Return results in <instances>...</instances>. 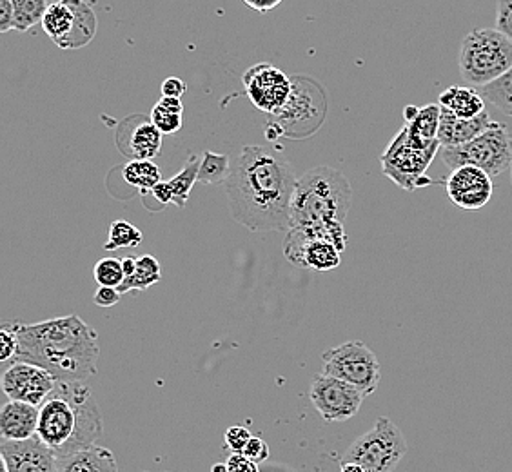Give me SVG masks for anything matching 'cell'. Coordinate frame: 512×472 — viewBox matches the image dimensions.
<instances>
[{
	"mask_svg": "<svg viewBox=\"0 0 512 472\" xmlns=\"http://www.w3.org/2000/svg\"><path fill=\"white\" fill-rule=\"evenodd\" d=\"M11 325L19 338L15 360L40 365L59 382H86L99 371V335L80 316Z\"/></svg>",
	"mask_w": 512,
	"mask_h": 472,
	"instance_id": "2",
	"label": "cell"
},
{
	"mask_svg": "<svg viewBox=\"0 0 512 472\" xmlns=\"http://www.w3.org/2000/svg\"><path fill=\"white\" fill-rule=\"evenodd\" d=\"M493 124L489 113L485 111L480 117L465 118L454 117L447 109H442V118H440V129H438V142L442 148H458L473 138L482 135L485 129Z\"/></svg>",
	"mask_w": 512,
	"mask_h": 472,
	"instance_id": "19",
	"label": "cell"
},
{
	"mask_svg": "<svg viewBox=\"0 0 512 472\" xmlns=\"http://www.w3.org/2000/svg\"><path fill=\"white\" fill-rule=\"evenodd\" d=\"M445 189L454 206L463 211H480L493 198V177L476 166H460L445 180Z\"/></svg>",
	"mask_w": 512,
	"mask_h": 472,
	"instance_id": "15",
	"label": "cell"
},
{
	"mask_svg": "<svg viewBox=\"0 0 512 472\" xmlns=\"http://www.w3.org/2000/svg\"><path fill=\"white\" fill-rule=\"evenodd\" d=\"M231 160L227 155H218L213 151H204V157L200 162L198 182L202 184H224L231 175Z\"/></svg>",
	"mask_w": 512,
	"mask_h": 472,
	"instance_id": "29",
	"label": "cell"
},
{
	"mask_svg": "<svg viewBox=\"0 0 512 472\" xmlns=\"http://www.w3.org/2000/svg\"><path fill=\"white\" fill-rule=\"evenodd\" d=\"M15 30L13 28V0H0V31Z\"/></svg>",
	"mask_w": 512,
	"mask_h": 472,
	"instance_id": "40",
	"label": "cell"
},
{
	"mask_svg": "<svg viewBox=\"0 0 512 472\" xmlns=\"http://www.w3.org/2000/svg\"><path fill=\"white\" fill-rule=\"evenodd\" d=\"M0 462L8 472H57V454L39 436L24 442L2 440Z\"/></svg>",
	"mask_w": 512,
	"mask_h": 472,
	"instance_id": "17",
	"label": "cell"
},
{
	"mask_svg": "<svg viewBox=\"0 0 512 472\" xmlns=\"http://www.w3.org/2000/svg\"><path fill=\"white\" fill-rule=\"evenodd\" d=\"M120 291L117 287H99L93 302L99 305V307H113L120 302Z\"/></svg>",
	"mask_w": 512,
	"mask_h": 472,
	"instance_id": "38",
	"label": "cell"
},
{
	"mask_svg": "<svg viewBox=\"0 0 512 472\" xmlns=\"http://www.w3.org/2000/svg\"><path fill=\"white\" fill-rule=\"evenodd\" d=\"M93 275H95V280H97L99 287H117L119 289L124 284V280H126L122 260L113 258V256L99 260L97 266L93 269Z\"/></svg>",
	"mask_w": 512,
	"mask_h": 472,
	"instance_id": "32",
	"label": "cell"
},
{
	"mask_svg": "<svg viewBox=\"0 0 512 472\" xmlns=\"http://www.w3.org/2000/svg\"><path fill=\"white\" fill-rule=\"evenodd\" d=\"M496 30L512 42V0H498V4H496Z\"/></svg>",
	"mask_w": 512,
	"mask_h": 472,
	"instance_id": "35",
	"label": "cell"
},
{
	"mask_svg": "<svg viewBox=\"0 0 512 472\" xmlns=\"http://www.w3.org/2000/svg\"><path fill=\"white\" fill-rule=\"evenodd\" d=\"M160 149H162L160 129L151 120H144L129 133L128 146L124 151L131 160H153L160 155Z\"/></svg>",
	"mask_w": 512,
	"mask_h": 472,
	"instance_id": "23",
	"label": "cell"
},
{
	"mask_svg": "<svg viewBox=\"0 0 512 472\" xmlns=\"http://www.w3.org/2000/svg\"><path fill=\"white\" fill-rule=\"evenodd\" d=\"M251 438L253 436H251L249 429H246V427H240V425L229 427L226 433V447L231 449V453L242 454Z\"/></svg>",
	"mask_w": 512,
	"mask_h": 472,
	"instance_id": "34",
	"label": "cell"
},
{
	"mask_svg": "<svg viewBox=\"0 0 512 472\" xmlns=\"http://www.w3.org/2000/svg\"><path fill=\"white\" fill-rule=\"evenodd\" d=\"M59 380L44 367L30 362H11L2 373V391L13 402L40 407L50 396Z\"/></svg>",
	"mask_w": 512,
	"mask_h": 472,
	"instance_id": "14",
	"label": "cell"
},
{
	"mask_svg": "<svg viewBox=\"0 0 512 472\" xmlns=\"http://www.w3.org/2000/svg\"><path fill=\"white\" fill-rule=\"evenodd\" d=\"M440 157L451 171L460 166H476L491 177H498L512 166L511 131L505 124L493 122L471 142L458 148L440 149Z\"/></svg>",
	"mask_w": 512,
	"mask_h": 472,
	"instance_id": "6",
	"label": "cell"
},
{
	"mask_svg": "<svg viewBox=\"0 0 512 472\" xmlns=\"http://www.w3.org/2000/svg\"><path fill=\"white\" fill-rule=\"evenodd\" d=\"M211 472H227V463H217V465H213Z\"/></svg>",
	"mask_w": 512,
	"mask_h": 472,
	"instance_id": "44",
	"label": "cell"
},
{
	"mask_svg": "<svg viewBox=\"0 0 512 472\" xmlns=\"http://www.w3.org/2000/svg\"><path fill=\"white\" fill-rule=\"evenodd\" d=\"M48 8V0H13V28L20 33L30 31L42 24Z\"/></svg>",
	"mask_w": 512,
	"mask_h": 472,
	"instance_id": "27",
	"label": "cell"
},
{
	"mask_svg": "<svg viewBox=\"0 0 512 472\" xmlns=\"http://www.w3.org/2000/svg\"><path fill=\"white\" fill-rule=\"evenodd\" d=\"M198 171H200V160L195 155H191L182 171L168 180L171 191H173V204L180 209L186 207L191 189L195 186V182H198Z\"/></svg>",
	"mask_w": 512,
	"mask_h": 472,
	"instance_id": "28",
	"label": "cell"
},
{
	"mask_svg": "<svg viewBox=\"0 0 512 472\" xmlns=\"http://www.w3.org/2000/svg\"><path fill=\"white\" fill-rule=\"evenodd\" d=\"M407 453V442L396 423L380 416L369 433L356 438L342 463H356L365 472H393Z\"/></svg>",
	"mask_w": 512,
	"mask_h": 472,
	"instance_id": "7",
	"label": "cell"
},
{
	"mask_svg": "<svg viewBox=\"0 0 512 472\" xmlns=\"http://www.w3.org/2000/svg\"><path fill=\"white\" fill-rule=\"evenodd\" d=\"M57 471L59 472H119L117 458L102 445H91L79 453L69 454L64 458H57Z\"/></svg>",
	"mask_w": 512,
	"mask_h": 472,
	"instance_id": "20",
	"label": "cell"
},
{
	"mask_svg": "<svg viewBox=\"0 0 512 472\" xmlns=\"http://www.w3.org/2000/svg\"><path fill=\"white\" fill-rule=\"evenodd\" d=\"M144 235L137 226L129 224L126 220H115L109 226L108 242L104 244L106 251H117L122 247H137L142 244Z\"/></svg>",
	"mask_w": 512,
	"mask_h": 472,
	"instance_id": "31",
	"label": "cell"
},
{
	"mask_svg": "<svg viewBox=\"0 0 512 472\" xmlns=\"http://www.w3.org/2000/svg\"><path fill=\"white\" fill-rule=\"evenodd\" d=\"M57 472H59V471H57Z\"/></svg>",
	"mask_w": 512,
	"mask_h": 472,
	"instance_id": "47",
	"label": "cell"
},
{
	"mask_svg": "<svg viewBox=\"0 0 512 472\" xmlns=\"http://www.w3.org/2000/svg\"><path fill=\"white\" fill-rule=\"evenodd\" d=\"M284 255L295 266L306 267L311 271H333L340 266L342 251L329 240L309 236L298 229H289Z\"/></svg>",
	"mask_w": 512,
	"mask_h": 472,
	"instance_id": "16",
	"label": "cell"
},
{
	"mask_svg": "<svg viewBox=\"0 0 512 472\" xmlns=\"http://www.w3.org/2000/svg\"><path fill=\"white\" fill-rule=\"evenodd\" d=\"M322 373L355 385L364 396L375 393L382 378V369L376 354L360 340L344 342L325 351Z\"/></svg>",
	"mask_w": 512,
	"mask_h": 472,
	"instance_id": "11",
	"label": "cell"
},
{
	"mask_svg": "<svg viewBox=\"0 0 512 472\" xmlns=\"http://www.w3.org/2000/svg\"><path fill=\"white\" fill-rule=\"evenodd\" d=\"M342 472H365V469L356 463H342Z\"/></svg>",
	"mask_w": 512,
	"mask_h": 472,
	"instance_id": "43",
	"label": "cell"
},
{
	"mask_svg": "<svg viewBox=\"0 0 512 472\" xmlns=\"http://www.w3.org/2000/svg\"><path fill=\"white\" fill-rule=\"evenodd\" d=\"M182 113L184 104L182 100L173 97H162L151 109L149 120L160 129L162 135H171L182 129Z\"/></svg>",
	"mask_w": 512,
	"mask_h": 472,
	"instance_id": "25",
	"label": "cell"
},
{
	"mask_svg": "<svg viewBox=\"0 0 512 472\" xmlns=\"http://www.w3.org/2000/svg\"><path fill=\"white\" fill-rule=\"evenodd\" d=\"M512 68V42L500 31L474 30L463 37L458 69L473 88L493 84Z\"/></svg>",
	"mask_w": 512,
	"mask_h": 472,
	"instance_id": "5",
	"label": "cell"
},
{
	"mask_svg": "<svg viewBox=\"0 0 512 472\" xmlns=\"http://www.w3.org/2000/svg\"><path fill=\"white\" fill-rule=\"evenodd\" d=\"M351 195V184L340 171L327 166L307 171L296 182L289 229L345 224Z\"/></svg>",
	"mask_w": 512,
	"mask_h": 472,
	"instance_id": "4",
	"label": "cell"
},
{
	"mask_svg": "<svg viewBox=\"0 0 512 472\" xmlns=\"http://www.w3.org/2000/svg\"><path fill=\"white\" fill-rule=\"evenodd\" d=\"M17 351H19V338H17L13 325H2L0 327V360L2 362L15 360Z\"/></svg>",
	"mask_w": 512,
	"mask_h": 472,
	"instance_id": "33",
	"label": "cell"
},
{
	"mask_svg": "<svg viewBox=\"0 0 512 472\" xmlns=\"http://www.w3.org/2000/svg\"><path fill=\"white\" fill-rule=\"evenodd\" d=\"M155 198H157L160 204H173V191H171V186H169V182H160L153 191H151Z\"/></svg>",
	"mask_w": 512,
	"mask_h": 472,
	"instance_id": "42",
	"label": "cell"
},
{
	"mask_svg": "<svg viewBox=\"0 0 512 472\" xmlns=\"http://www.w3.org/2000/svg\"><path fill=\"white\" fill-rule=\"evenodd\" d=\"M162 280V267L153 255H142L137 258V271L129 280L119 287L120 295L129 291H146Z\"/></svg>",
	"mask_w": 512,
	"mask_h": 472,
	"instance_id": "26",
	"label": "cell"
},
{
	"mask_svg": "<svg viewBox=\"0 0 512 472\" xmlns=\"http://www.w3.org/2000/svg\"><path fill=\"white\" fill-rule=\"evenodd\" d=\"M440 108L447 109L453 113L454 117L469 118L480 117L485 113V100H483L480 91L471 88V86H451L440 93L438 97Z\"/></svg>",
	"mask_w": 512,
	"mask_h": 472,
	"instance_id": "22",
	"label": "cell"
},
{
	"mask_svg": "<svg viewBox=\"0 0 512 472\" xmlns=\"http://www.w3.org/2000/svg\"><path fill=\"white\" fill-rule=\"evenodd\" d=\"M480 95L483 100L491 102L494 108L512 117V68L503 75L502 79L480 89Z\"/></svg>",
	"mask_w": 512,
	"mask_h": 472,
	"instance_id": "30",
	"label": "cell"
},
{
	"mask_svg": "<svg viewBox=\"0 0 512 472\" xmlns=\"http://www.w3.org/2000/svg\"><path fill=\"white\" fill-rule=\"evenodd\" d=\"M242 454H244L246 458H249L251 462H266L267 458H269V445H267L262 438L253 436V438L249 440V443H247V447Z\"/></svg>",
	"mask_w": 512,
	"mask_h": 472,
	"instance_id": "36",
	"label": "cell"
},
{
	"mask_svg": "<svg viewBox=\"0 0 512 472\" xmlns=\"http://www.w3.org/2000/svg\"><path fill=\"white\" fill-rule=\"evenodd\" d=\"M244 4L258 13H266V11L275 10L276 6H280L282 0H244Z\"/></svg>",
	"mask_w": 512,
	"mask_h": 472,
	"instance_id": "41",
	"label": "cell"
},
{
	"mask_svg": "<svg viewBox=\"0 0 512 472\" xmlns=\"http://www.w3.org/2000/svg\"><path fill=\"white\" fill-rule=\"evenodd\" d=\"M188 86L184 84V80L178 77H169V79L162 82V97H173V99H180L186 93Z\"/></svg>",
	"mask_w": 512,
	"mask_h": 472,
	"instance_id": "39",
	"label": "cell"
},
{
	"mask_svg": "<svg viewBox=\"0 0 512 472\" xmlns=\"http://www.w3.org/2000/svg\"><path fill=\"white\" fill-rule=\"evenodd\" d=\"M42 28L60 50H80L93 40L99 22L86 0H57L46 11Z\"/></svg>",
	"mask_w": 512,
	"mask_h": 472,
	"instance_id": "9",
	"label": "cell"
},
{
	"mask_svg": "<svg viewBox=\"0 0 512 472\" xmlns=\"http://www.w3.org/2000/svg\"><path fill=\"white\" fill-rule=\"evenodd\" d=\"M122 177L131 186L138 187L144 195L151 193L162 182L160 168L153 160H129L122 169Z\"/></svg>",
	"mask_w": 512,
	"mask_h": 472,
	"instance_id": "24",
	"label": "cell"
},
{
	"mask_svg": "<svg viewBox=\"0 0 512 472\" xmlns=\"http://www.w3.org/2000/svg\"><path fill=\"white\" fill-rule=\"evenodd\" d=\"M298 178L282 153L246 146L224 182L231 217L255 233L289 231Z\"/></svg>",
	"mask_w": 512,
	"mask_h": 472,
	"instance_id": "1",
	"label": "cell"
},
{
	"mask_svg": "<svg viewBox=\"0 0 512 472\" xmlns=\"http://www.w3.org/2000/svg\"><path fill=\"white\" fill-rule=\"evenodd\" d=\"M227 472H260L258 463L251 462L244 454L233 453L227 460Z\"/></svg>",
	"mask_w": 512,
	"mask_h": 472,
	"instance_id": "37",
	"label": "cell"
},
{
	"mask_svg": "<svg viewBox=\"0 0 512 472\" xmlns=\"http://www.w3.org/2000/svg\"><path fill=\"white\" fill-rule=\"evenodd\" d=\"M440 146L436 148H418L407 137L405 128L393 138V142L387 146L380 164L385 177L391 178L396 186L405 191H414L420 187L434 184L431 178L425 177L427 169L433 164L434 157L440 153Z\"/></svg>",
	"mask_w": 512,
	"mask_h": 472,
	"instance_id": "10",
	"label": "cell"
},
{
	"mask_svg": "<svg viewBox=\"0 0 512 472\" xmlns=\"http://www.w3.org/2000/svg\"><path fill=\"white\" fill-rule=\"evenodd\" d=\"M0 469H2V472H8V469H6V465L4 463L0 462Z\"/></svg>",
	"mask_w": 512,
	"mask_h": 472,
	"instance_id": "45",
	"label": "cell"
},
{
	"mask_svg": "<svg viewBox=\"0 0 512 472\" xmlns=\"http://www.w3.org/2000/svg\"><path fill=\"white\" fill-rule=\"evenodd\" d=\"M440 118H442L440 104H427L424 108L418 109L416 117L411 122H405L407 137L411 138V142L418 148L429 149L440 146L438 142Z\"/></svg>",
	"mask_w": 512,
	"mask_h": 472,
	"instance_id": "21",
	"label": "cell"
},
{
	"mask_svg": "<svg viewBox=\"0 0 512 472\" xmlns=\"http://www.w3.org/2000/svg\"><path fill=\"white\" fill-rule=\"evenodd\" d=\"M327 113L324 89L311 79H293V91L286 106L271 115V124L282 129L286 137L304 138L322 126Z\"/></svg>",
	"mask_w": 512,
	"mask_h": 472,
	"instance_id": "8",
	"label": "cell"
},
{
	"mask_svg": "<svg viewBox=\"0 0 512 472\" xmlns=\"http://www.w3.org/2000/svg\"><path fill=\"white\" fill-rule=\"evenodd\" d=\"M242 82L255 108L264 111L269 117L286 106L293 91V79H289L282 69L267 62L247 69Z\"/></svg>",
	"mask_w": 512,
	"mask_h": 472,
	"instance_id": "13",
	"label": "cell"
},
{
	"mask_svg": "<svg viewBox=\"0 0 512 472\" xmlns=\"http://www.w3.org/2000/svg\"><path fill=\"white\" fill-rule=\"evenodd\" d=\"M309 398L325 422H345L360 411L365 396L355 385L320 373L311 385Z\"/></svg>",
	"mask_w": 512,
	"mask_h": 472,
	"instance_id": "12",
	"label": "cell"
},
{
	"mask_svg": "<svg viewBox=\"0 0 512 472\" xmlns=\"http://www.w3.org/2000/svg\"><path fill=\"white\" fill-rule=\"evenodd\" d=\"M39 409L37 436L57 458L95 445L104 431L99 404L84 382H59Z\"/></svg>",
	"mask_w": 512,
	"mask_h": 472,
	"instance_id": "3",
	"label": "cell"
},
{
	"mask_svg": "<svg viewBox=\"0 0 512 472\" xmlns=\"http://www.w3.org/2000/svg\"><path fill=\"white\" fill-rule=\"evenodd\" d=\"M511 184H512V166H511Z\"/></svg>",
	"mask_w": 512,
	"mask_h": 472,
	"instance_id": "46",
	"label": "cell"
},
{
	"mask_svg": "<svg viewBox=\"0 0 512 472\" xmlns=\"http://www.w3.org/2000/svg\"><path fill=\"white\" fill-rule=\"evenodd\" d=\"M40 409L24 402H13L0 409V436L6 442H24L37 436Z\"/></svg>",
	"mask_w": 512,
	"mask_h": 472,
	"instance_id": "18",
	"label": "cell"
}]
</instances>
